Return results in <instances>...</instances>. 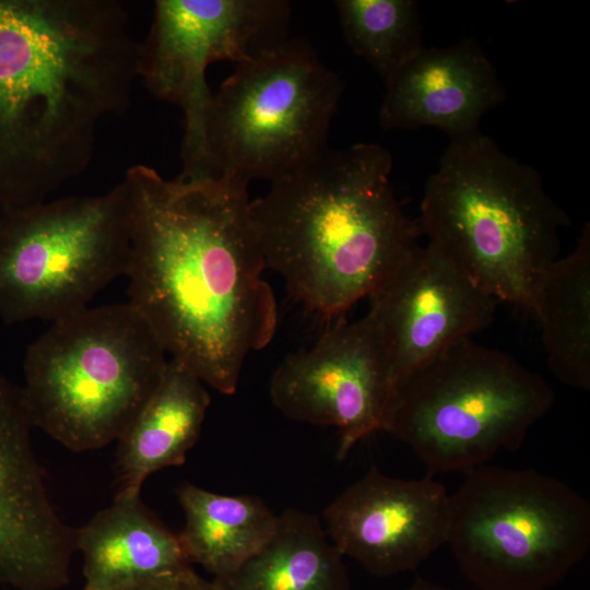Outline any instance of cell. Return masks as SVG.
I'll return each instance as SVG.
<instances>
[{
    "instance_id": "cell-6",
    "label": "cell",
    "mask_w": 590,
    "mask_h": 590,
    "mask_svg": "<svg viewBox=\"0 0 590 590\" xmlns=\"http://www.w3.org/2000/svg\"><path fill=\"white\" fill-rule=\"evenodd\" d=\"M553 403L543 377L465 338L394 384L381 430L409 446L430 476L469 472L517 449Z\"/></svg>"
},
{
    "instance_id": "cell-15",
    "label": "cell",
    "mask_w": 590,
    "mask_h": 590,
    "mask_svg": "<svg viewBox=\"0 0 590 590\" xmlns=\"http://www.w3.org/2000/svg\"><path fill=\"white\" fill-rule=\"evenodd\" d=\"M379 108L385 130L434 127L460 140L505 99L495 68L472 38L447 48L423 47L386 80Z\"/></svg>"
},
{
    "instance_id": "cell-19",
    "label": "cell",
    "mask_w": 590,
    "mask_h": 590,
    "mask_svg": "<svg viewBox=\"0 0 590 590\" xmlns=\"http://www.w3.org/2000/svg\"><path fill=\"white\" fill-rule=\"evenodd\" d=\"M530 312L539 321L547 367L563 384L590 389V225L574 250L540 276Z\"/></svg>"
},
{
    "instance_id": "cell-21",
    "label": "cell",
    "mask_w": 590,
    "mask_h": 590,
    "mask_svg": "<svg viewBox=\"0 0 590 590\" xmlns=\"http://www.w3.org/2000/svg\"><path fill=\"white\" fill-rule=\"evenodd\" d=\"M344 37L352 50L386 80L424 46L413 0H339Z\"/></svg>"
},
{
    "instance_id": "cell-5",
    "label": "cell",
    "mask_w": 590,
    "mask_h": 590,
    "mask_svg": "<svg viewBox=\"0 0 590 590\" xmlns=\"http://www.w3.org/2000/svg\"><path fill=\"white\" fill-rule=\"evenodd\" d=\"M168 359L129 303L54 321L25 354L22 390L32 424L75 452L118 440Z\"/></svg>"
},
{
    "instance_id": "cell-11",
    "label": "cell",
    "mask_w": 590,
    "mask_h": 590,
    "mask_svg": "<svg viewBox=\"0 0 590 590\" xmlns=\"http://www.w3.org/2000/svg\"><path fill=\"white\" fill-rule=\"evenodd\" d=\"M394 386L388 355L365 315L338 321L309 349L288 354L270 381V397L286 417L338 430L337 458L381 430Z\"/></svg>"
},
{
    "instance_id": "cell-20",
    "label": "cell",
    "mask_w": 590,
    "mask_h": 590,
    "mask_svg": "<svg viewBox=\"0 0 590 590\" xmlns=\"http://www.w3.org/2000/svg\"><path fill=\"white\" fill-rule=\"evenodd\" d=\"M185 514L178 539L188 562L214 578L225 576L259 552L272 536L275 515L259 497L222 495L192 484L177 491Z\"/></svg>"
},
{
    "instance_id": "cell-17",
    "label": "cell",
    "mask_w": 590,
    "mask_h": 590,
    "mask_svg": "<svg viewBox=\"0 0 590 590\" xmlns=\"http://www.w3.org/2000/svg\"><path fill=\"white\" fill-rule=\"evenodd\" d=\"M74 543L83 557L85 587L91 590H116L190 567L178 534L140 497H115L109 507L75 530Z\"/></svg>"
},
{
    "instance_id": "cell-1",
    "label": "cell",
    "mask_w": 590,
    "mask_h": 590,
    "mask_svg": "<svg viewBox=\"0 0 590 590\" xmlns=\"http://www.w3.org/2000/svg\"><path fill=\"white\" fill-rule=\"evenodd\" d=\"M122 180L131 200L128 303L170 358L220 393H235L247 356L278 328L248 186L166 179L142 164Z\"/></svg>"
},
{
    "instance_id": "cell-24",
    "label": "cell",
    "mask_w": 590,
    "mask_h": 590,
    "mask_svg": "<svg viewBox=\"0 0 590 590\" xmlns=\"http://www.w3.org/2000/svg\"><path fill=\"white\" fill-rule=\"evenodd\" d=\"M82 590H91V589L84 586V588Z\"/></svg>"
},
{
    "instance_id": "cell-22",
    "label": "cell",
    "mask_w": 590,
    "mask_h": 590,
    "mask_svg": "<svg viewBox=\"0 0 590 590\" xmlns=\"http://www.w3.org/2000/svg\"><path fill=\"white\" fill-rule=\"evenodd\" d=\"M116 590H216L212 580L201 578L191 567L176 574L134 582Z\"/></svg>"
},
{
    "instance_id": "cell-7",
    "label": "cell",
    "mask_w": 590,
    "mask_h": 590,
    "mask_svg": "<svg viewBox=\"0 0 590 590\" xmlns=\"http://www.w3.org/2000/svg\"><path fill=\"white\" fill-rule=\"evenodd\" d=\"M447 543L480 590H545L590 548V504L533 469L483 464L450 494Z\"/></svg>"
},
{
    "instance_id": "cell-9",
    "label": "cell",
    "mask_w": 590,
    "mask_h": 590,
    "mask_svg": "<svg viewBox=\"0 0 590 590\" xmlns=\"http://www.w3.org/2000/svg\"><path fill=\"white\" fill-rule=\"evenodd\" d=\"M131 200L121 180L94 196H70L0 213V318L57 321L88 307L126 274Z\"/></svg>"
},
{
    "instance_id": "cell-10",
    "label": "cell",
    "mask_w": 590,
    "mask_h": 590,
    "mask_svg": "<svg viewBox=\"0 0 590 590\" xmlns=\"http://www.w3.org/2000/svg\"><path fill=\"white\" fill-rule=\"evenodd\" d=\"M290 17L291 5L284 0L155 1L150 30L138 42L137 76L153 96L182 110L178 177L209 176V66L239 64L286 40Z\"/></svg>"
},
{
    "instance_id": "cell-8",
    "label": "cell",
    "mask_w": 590,
    "mask_h": 590,
    "mask_svg": "<svg viewBox=\"0 0 590 590\" xmlns=\"http://www.w3.org/2000/svg\"><path fill=\"white\" fill-rule=\"evenodd\" d=\"M343 91L303 39L236 64L213 93L205 138L209 176L249 185L288 174L328 146Z\"/></svg>"
},
{
    "instance_id": "cell-18",
    "label": "cell",
    "mask_w": 590,
    "mask_h": 590,
    "mask_svg": "<svg viewBox=\"0 0 590 590\" xmlns=\"http://www.w3.org/2000/svg\"><path fill=\"white\" fill-rule=\"evenodd\" d=\"M343 558L317 515L288 508L259 552L212 582L216 590H351Z\"/></svg>"
},
{
    "instance_id": "cell-23",
    "label": "cell",
    "mask_w": 590,
    "mask_h": 590,
    "mask_svg": "<svg viewBox=\"0 0 590 590\" xmlns=\"http://www.w3.org/2000/svg\"><path fill=\"white\" fill-rule=\"evenodd\" d=\"M405 590H450V589L423 580V579H418Z\"/></svg>"
},
{
    "instance_id": "cell-13",
    "label": "cell",
    "mask_w": 590,
    "mask_h": 590,
    "mask_svg": "<svg viewBox=\"0 0 590 590\" xmlns=\"http://www.w3.org/2000/svg\"><path fill=\"white\" fill-rule=\"evenodd\" d=\"M33 428L22 387L0 373V582L59 590L70 581L75 530L50 499Z\"/></svg>"
},
{
    "instance_id": "cell-14",
    "label": "cell",
    "mask_w": 590,
    "mask_h": 590,
    "mask_svg": "<svg viewBox=\"0 0 590 590\" xmlns=\"http://www.w3.org/2000/svg\"><path fill=\"white\" fill-rule=\"evenodd\" d=\"M450 494L430 475L392 477L371 467L324 509L332 544L376 577L417 568L447 543Z\"/></svg>"
},
{
    "instance_id": "cell-3",
    "label": "cell",
    "mask_w": 590,
    "mask_h": 590,
    "mask_svg": "<svg viewBox=\"0 0 590 590\" xmlns=\"http://www.w3.org/2000/svg\"><path fill=\"white\" fill-rule=\"evenodd\" d=\"M391 170L378 144L327 146L250 201L266 268L319 317L368 297L417 246V220L397 199Z\"/></svg>"
},
{
    "instance_id": "cell-4",
    "label": "cell",
    "mask_w": 590,
    "mask_h": 590,
    "mask_svg": "<svg viewBox=\"0 0 590 590\" xmlns=\"http://www.w3.org/2000/svg\"><path fill=\"white\" fill-rule=\"evenodd\" d=\"M416 220L428 246L497 302L526 311L570 223L539 172L481 132L450 142Z\"/></svg>"
},
{
    "instance_id": "cell-2",
    "label": "cell",
    "mask_w": 590,
    "mask_h": 590,
    "mask_svg": "<svg viewBox=\"0 0 590 590\" xmlns=\"http://www.w3.org/2000/svg\"><path fill=\"white\" fill-rule=\"evenodd\" d=\"M138 40L115 0H0V213L47 200L127 109Z\"/></svg>"
},
{
    "instance_id": "cell-16",
    "label": "cell",
    "mask_w": 590,
    "mask_h": 590,
    "mask_svg": "<svg viewBox=\"0 0 590 590\" xmlns=\"http://www.w3.org/2000/svg\"><path fill=\"white\" fill-rule=\"evenodd\" d=\"M209 404L205 384L169 358L157 387L117 440L115 497H140L152 473L181 465L200 436Z\"/></svg>"
},
{
    "instance_id": "cell-12",
    "label": "cell",
    "mask_w": 590,
    "mask_h": 590,
    "mask_svg": "<svg viewBox=\"0 0 590 590\" xmlns=\"http://www.w3.org/2000/svg\"><path fill=\"white\" fill-rule=\"evenodd\" d=\"M368 297L394 384L488 327L498 303L428 245L414 247Z\"/></svg>"
}]
</instances>
